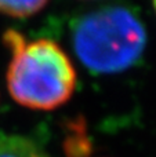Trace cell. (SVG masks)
Returning <instances> with one entry per match:
<instances>
[{
	"instance_id": "1",
	"label": "cell",
	"mask_w": 156,
	"mask_h": 157,
	"mask_svg": "<svg viewBox=\"0 0 156 157\" xmlns=\"http://www.w3.org/2000/svg\"><path fill=\"white\" fill-rule=\"evenodd\" d=\"M3 43L11 54L7 90L17 103L35 110H53L71 99L76 71L60 44L50 39L28 41L14 29L6 30Z\"/></svg>"
},
{
	"instance_id": "2",
	"label": "cell",
	"mask_w": 156,
	"mask_h": 157,
	"mask_svg": "<svg viewBox=\"0 0 156 157\" xmlns=\"http://www.w3.org/2000/svg\"><path fill=\"white\" fill-rule=\"evenodd\" d=\"M71 46L93 73H120L142 57L146 30L138 14L123 4H105L80 14L69 29Z\"/></svg>"
},
{
	"instance_id": "3",
	"label": "cell",
	"mask_w": 156,
	"mask_h": 157,
	"mask_svg": "<svg viewBox=\"0 0 156 157\" xmlns=\"http://www.w3.org/2000/svg\"><path fill=\"white\" fill-rule=\"evenodd\" d=\"M46 153L28 136L0 134V157H43Z\"/></svg>"
},
{
	"instance_id": "4",
	"label": "cell",
	"mask_w": 156,
	"mask_h": 157,
	"mask_svg": "<svg viewBox=\"0 0 156 157\" xmlns=\"http://www.w3.org/2000/svg\"><path fill=\"white\" fill-rule=\"evenodd\" d=\"M49 0H0V14L11 18H29L46 7Z\"/></svg>"
},
{
	"instance_id": "5",
	"label": "cell",
	"mask_w": 156,
	"mask_h": 157,
	"mask_svg": "<svg viewBox=\"0 0 156 157\" xmlns=\"http://www.w3.org/2000/svg\"><path fill=\"white\" fill-rule=\"evenodd\" d=\"M152 4H154V10H155V13H156V0H152Z\"/></svg>"
},
{
	"instance_id": "6",
	"label": "cell",
	"mask_w": 156,
	"mask_h": 157,
	"mask_svg": "<svg viewBox=\"0 0 156 157\" xmlns=\"http://www.w3.org/2000/svg\"><path fill=\"white\" fill-rule=\"evenodd\" d=\"M43 157H50V156H49V155H47V153H46V155H44Z\"/></svg>"
}]
</instances>
